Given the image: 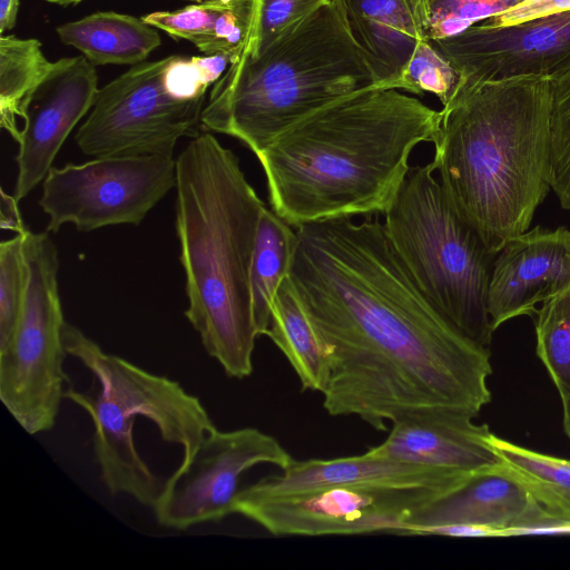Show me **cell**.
<instances>
[{
	"label": "cell",
	"mask_w": 570,
	"mask_h": 570,
	"mask_svg": "<svg viewBox=\"0 0 570 570\" xmlns=\"http://www.w3.org/2000/svg\"><path fill=\"white\" fill-rule=\"evenodd\" d=\"M432 41L463 80L548 73L570 53V11Z\"/></svg>",
	"instance_id": "14"
},
{
	"label": "cell",
	"mask_w": 570,
	"mask_h": 570,
	"mask_svg": "<svg viewBox=\"0 0 570 570\" xmlns=\"http://www.w3.org/2000/svg\"><path fill=\"white\" fill-rule=\"evenodd\" d=\"M189 1H196L198 3H205V2H214V1H220V0H189Z\"/></svg>",
	"instance_id": "38"
},
{
	"label": "cell",
	"mask_w": 570,
	"mask_h": 570,
	"mask_svg": "<svg viewBox=\"0 0 570 570\" xmlns=\"http://www.w3.org/2000/svg\"><path fill=\"white\" fill-rule=\"evenodd\" d=\"M524 0H428V40L459 35Z\"/></svg>",
	"instance_id": "30"
},
{
	"label": "cell",
	"mask_w": 570,
	"mask_h": 570,
	"mask_svg": "<svg viewBox=\"0 0 570 570\" xmlns=\"http://www.w3.org/2000/svg\"><path fill=\"white\" fill-rule=\"evenodd\" d=\"M463 412H433L399 419L387 438L367 450L374 456L407 464L473 474L503 463L487 424Z\"/></svg>",
	"instance_id": "17"
},
{
	"label": "cell",
	"mask_w": 570,
	"mask_h": 570,
	"mask_svg": "<svg viewBox=\"0 0 570 570\" xmlns=\"http://www.w3.org/2000/svg\"><path fill=\"white\" fill-rule=\"evenodd\" d=\"M24 234L0 244V350L11 341L18 325L28 282Z\"/></svg>",
	"instance_id": "29"
},
{
	"label": "cell",
	"mask_w": 570,
	"mask_h": 570,
	"mask_svg": "<svg viewBox=\"0 0 570 570\" xmlns=\"http://www.w3.org/2000/svg\"><path fill=\"white\" fill-rule=\"evenodd\" d=\"M433 163L410 167L384 213L389 238L429 301L466 338L489 348L493 254L448 198Z\"/></svg>",
	"instance_id": "7"
},
{
	"label": "cell",
	"mask_w": 570,
	"mask_h": 570,
	"mask_svg": "<svg viewBox=\"0 0 570 570\" xmlns=\"http://www.w3.org/2000/svg\"><path fill=\"white\" fill-rule=\"evenodd\" d=\"M176 186L173 156H110L52 167L42 181L40 206L48 232L65 224L90 232L106 226L139 225Z\"/></svg>",
	"instance_id": "10"
},
{
	"label": "cell",
	"mask_w": 570,
	"mask_h": 570,
	"mask_svg": "<svg viewBox=\"0 0 570 570\" xmlns=\"http://www.w3.org/2000/svg\"><path fill=\"white\" fill-rule=\"evenodd\" d=\"M440 115L397 89L376 86L315 109L256 156L272 209L293 227L384 214L412 150L433 141Z\"/></svg>",
	"instance_id": "2"
},
{
	"label": "cell",
	"mask_w": 570,
	"mask_h": 570,
	"mask_svg": "<svg viewBox=\"0 0 570 570\" xmlns=\"http://www.w3.org/2000/svg\"><path fill=\"white\" fill-rule=\"evenodd\" d=\"M444 494L430 488L347 485L263 497L242 489L234 512L274 535L397 534L412 514Z\"/></svg>",
	"instance_id": "11"
},
{
	"label": "cell",
	"mask_w": 570,
	"mask_h": 570,
	"mask_svg": "<svg viewBox=\"0 0 570 570\" xmlns=\"http://www.w3.org/2000/svg\"><path fill=\"white\" fill-rule=\"evenodd\" d=\"M563 407V428L570 439V399L561 400Z\"/></svg>",
	"instance_id": "36"
},
{
	"label": "cell",
	"mask_w": 570,
	"mask_h": 570,
	"mask_svg": "<svg viewBox=\"0 0 570 570\" xmlns=\"http://www.w3.org/2000/svg\"><path fill=\"white\" fill-rule=\"evenodd\" d=\"M550 105V187L570 210V53L548 71Z\"/></svg>",
	"instance_id": "26"
},
{
	"label": "cell",
	"mask_w": 570,
	"mask_h": 570,
	"mask_svg": "<svg viewBox=\"0 0 570 570\" xmlns=\"http://www.w3.org/2000/svg\"><path fill=\"white\" fill-rule=\"evenodd\" d=\"M86 57L62 58L22 106L13 196L26 197L52 168L62 144L86 116L98 94V77Z\"/></svg>",
	"instance_id": "13"
},
{
	"label": "cell",
	"mask_w": 570,
	"mask_h": 570,
	"mask_svg": "<svg viewBox=\"0 0 570 570\" xmlns=\"http://www.w3.org/2000/svg\"><path fill=\"white\" fill-rule=\"evenodd\" d=\"M294 459L272 435L255 428L214 430L191 460L163 483L154 511L159 524L175 530L217 522L234 513L240 476L268 463L286 468Z\"/></svg>",
	"instance_id": "12"
},
{
	"label": "cell",
	"mask_w": 570,
	"mask_h": 570,
	"mask_svg": "<svg viewBox=\"0 0 570 570\" xmlns=\"http://www.w3.org/2000/svg\"><path fill=\"white\" fill-rule=\"evenodd\" d=\"M374 86L368 58L331 0L262 53L242 52L214 83L202 127L240 140L257 156L304 116Z\"/></svg>",
	"instance_id": "5"
},
{
	"label": "cell",
	"mask_w": 570,
	"mask_h": 570,
	"mask_svg": "<svg viewBox=\"0 0 570 570\" xmlns=\"http://www.w3.org/2000/svg\"><path fill=\"white\" fill-rule=\"evenodd\" d=\"M63 344L95 379L94 391L67 389L65 399L91 419L94 453L102 483L112 495L126 494L154 508L163 483L137 450L136 417L148 419L164 441L181 446L180 463L191 460L204 439L216 430L215 424L198 397L178 382L105 352L67 322Z\"/></svg>",
	"instance_id": "6"
},
{
	"label": "cell",
	"mask_w": 570,
	"mask_h": 570,
	"mask_svg": "<svg viewBox=\"0 0 570 570\" xmlns=\"http://www.w3.org/2000/svg\"><path fill=\"white\" fill-rule=\"evenodd\" d=\"M23 250L27 289L13 336L0 350V399L26 432L38 434L53 428L65 397L66 321L53 242L47 233L28 230Z\"/></svg>",
	"instance_id": "9"
},
{
	"label": "cell",
	"mask_w": 570,
	"mask_h": 570,
	"mask_svg": "<svg viewBox=\"0 0 570 570\" xmlns=\"http://www.w3.org/2000/svg\"><path fill=\"white\" fill-rule=\"evenodd\" d=\"M490 442L542 508L559 522L570 524V460L529 450L493 433Z\"/></svg>",
	"instance_id": "24"
},
{
	"label": "cell",
	"mask_w": 570,
	"mask_h": 570,
	"mask_svg": "<svg viewBox=\"0 0 570 570\" xmlns=\"http://www.w3.org/2000/svg\"><path fill=\"white\" fill-rule=\"evenodd\" d=\"M446 535V537H492L493 533L482 527L472 524H444L420 529L414 535Z\"/></svg>",
	"instance_id": "34"
},
{
	"label": "cell",
	"mask_w": 570,
	"mask_h": 570,
	"mask_svg": "<svg viewBox=\"0 0 570 570\" xmlns=\"http://www.w3.org/2000/svg\"><path fill=\"white\" fill-rule=\"evenodd\" d=\"M289 282L323 346V407L377 431L433 412L476 416L491 401L490 350L429 301L384 223L336 217L296 227Z\"/></svg>",
	"instance_id": "1"
},
{
	"label": "cell",
	"mask_w": 570,
	"mask_h": 570,
	"mask_svg": "<svg viewBox=\"0 0 570 570\" xmlns=\"http://www.w3.org/2000/svg\"><path fill=\"white\" fill-rule=\"evenodd\" d=\"M547 73L463 80L440 110L435 171L459 215L498 254L527 232L550 187Z\"/></svg>",
	"instance_id": "3"
},
{
	"label": "cell",
	"mask_w": 570,
	"mask_h": 570,
	"mask_svg": "<svg viewBox=\"0 0 570 570\" xmlns=\"http://www.w3.org/2000/svg\"><path fill=\"white\" fill-rule=\"evenodd\" d=\"M37 39L0 37V114L1 127L17 140L22 106L52 67Z\"/></svg>",
	"instance_id": "25"
},
{
	"label": "cell",
	"mask_w": 570,
	"mask_h": 570,
	"mask_svg": "<svg viewBox=\"0 0 570 570\" xmlns=\"http://www.w3.org/2000/svg\"><path fill=\"white\" fill-rule=\"evenodd\" d=\"M368 58L380 88L390 89L416 43L428 40V0H334Z\"/></svg>",
	"instance_id": "19"
},
{
	"label": "cell",
	"mask_w": 570,
	"mask_h": 570,
	"mask_svg": "<svg viewBox=\"0 0 570 570\" xmlns=\"http://www.w3.org/2000/svg\"><path fill=\"white\" fill-rule=\"evenodd\" d=\"M228 65L223 55L135 65L98 90L76 132L78 147L94 158L173 156L181 137L199 134L206 91Z\"/></svg>",
	"instance_id": "8"
},
{
	"label": "cell",
	"mask_w": 570,
	"mask_h": 570,
	"mask_svg": "<svg viewBox=\"0 0 570 570\" xmlns=\"http://www.w3.org/2000/svg\"><path fill=\"white\" fill-rule=\"evenodd\" d=\"M461 85V75L441 53L432 40H421L390 88L403 89L415 95L430 92L446 106Z\"/></svg>",
	"instance_id": "28"
},
{
	"label": "cell",
	"mask_w": 570,
	"mask_h": 570,
	"mask_svg": "<svg viewBox=\"0 0 570 570\" xmlns=\"http://www.w3.org/2000/svg\"><path fill=\"white\" fill-rule=\"evenodd\" d=\"M566 11H570V0H524L509 10L473 26L480 29L503 28Z\"/></svg>",
	"instance_id": "32"
},
{
	"label": "cell",
	"mask_w": 570,
	"mask_h": 570,
	"mask_svg": "<svg viewBox=\"0 0 570 570\" xmlns=\"http://www.w3.org/2000/svg\"><path fill=\"white\" fill-rule=\"evenodd\" d=\"M292 227L273 209L264 207L249 273L252 313L258 336L266 335L274 296L289 276L297 245L296 229Z\"/></svg>",
	"instance_id": "23"
},
{
	"label": "cell",
	"mask_w": 570,
	"mask_h": 570,
	"mask_svg": "<svg viewBox=\"0 0 570 570\" xmlns=\"http://www.w3.org/2000/svg\"><path fill=\"white\" fill-rule=\"evenodd\" d=\"M255 13L256 0H220L151 12L142 20L191 42L205 56L223 55L232 63L250 39Z\"/></svg>",
	"instance_id": "20"
},
{
	"label": "cell",
	"mask_w": 570,
	"mask_h": 570,
	"mask_svg": "<svg viewBox=\"0 0 570 570\" xmlns=\"http://www.w3.org/2000/svg\"><path fill=\"white\" fill-rule=\"evenodd\" d=\"M60 41L79 50L94 66L138 65L161 43L142 18L101 11L56 29Z\"/></svg>",
	"instance_id": "21"
},
{
	"label": "cell",
	"mask_w": 570,
	"mask_h": 570,
	"mask_svg": "<svg viewBox=\"0 0 570 570\" xmlns=\"http://www.w3.org/2000/svg\"><path fill=\"white\" fill-rule=\"evenodd\" d=\"M266 335L295 371L302 390L323 393L330 377L327 357L288 277L274 296Z\"/></svg>",
	"instance_id": "22"
},
{
	"label": "cell",
	"mask_w": 570,
	"mask_h": 570,
	"mask_svg": "<svg viewBox=\"0 0 570 570\" xmlns=\"http://www.w3.org/2000/svg\"><path fill=\"white\" fill-rule=\"evenodd\" d=\"M42 1L67 7V6H70V4L79 3L82 0H42Z\"/></svg>",
	"instance_id": "37"
},
{
	"label": "cell",
	"mask_w": 570,
	"mask_h": 570,
	"mask_svg": "<svg viewBox=\"0 0 570 570\" xmlns=\"http://www.w3.org/2000/svg\"><path fill=\"white\" fill-rule=\"evenodd\" d=\"M331 0H256L250 39L243 52L257 56Z\"/></svg>",
	"instance_id": "31"
},
{
	"label": "cell",
	"mask_w": 570,
	"mask_h": 570,
	"mask_svg": "<svg viewBox=\"0 0 570 570\" xmlns=\"http://www.w3.org/2000/svg\"><path fill=\"white\" fill-rule=\"evenodd\" d=\"M494 259L488 313L495 331L570 288V230L535 226L505 243Z\"/></svg>",
	"instance_id": "16"
},
{
	"label": "cell",
	"mask_w": 570,
	"mask_h": 570,
	"mask_svg": "<svg viewBox=\"0 0 570 570\" xmlns=\"http://www.w3.org/2000/svg\"><path fill=\"white\" fill-rule=\"evenodd\" d=\"M176 233L185 273V315L225 373L253 372L257 333L249 273L265 207L235 153L209 131L176 159Z\"/></svg>",
	"instance_id": "4"
},
{
	"label": "cell",
	"mask_w": 570,
	"mask_h": 570,
	"mask_svg": "<svg viewBox=\"0 0 570 570\" xmlns=\"http://www.w3.org/2000/svg\"><path fill=\"white\" fill-rule=\"evenodd\" d=\"M472 524L493 535L542 534L561 523L533 498L507 468L479 471L462 484L412 514L397 534L444 524Z\"/></svg>",
	"instance_id": "15"
},
{
	"label": "cell",
	"mask_w": 570,
	"mask_h": 570,
	"mask_svg": "<svg viewBox=\"0 0 570 570\" xmlns=\"http://www.w3.org/2000/svg\"><path fill=\"white\" fill-rule=\"evenodd\" d=\"M20 0H0V33L11 30L17 22Z\"/></svg>",
	"instance_id": "35"
},
{
	"label": "cell",
	"mask_w": 570,
	"mask_h": 570,
	"mask_svg": "<svg viewBox=\"0 0 570 570\" xmlns=\"http://www.w3.org/2000/svg\"><path fill=\"white\" fill-rule=\"evenodd\" d=\"M18 202L19 200L14 196L9 195L1 189L0 226L3 229H9L16 234L22 235L29 229L23 224Z\"/></svg>",
	"instance_id": "33"
},
{
	"label": "cell",
	"mask_w": 570,
	"mask_h": 570,
	"mask_svg": "<svg viewBox=\"0 0 570 570\" xmlns=\"http://www.w3.org/2000/svg\"><path fill=\"white\" fill-rule=\"evenodd\" d=\"M534 314L537 354L561 400L570 399V288L542 303Z\"/></svg>",
	"instance_id": "27"
},
{
	"label": "cell",
	"mask_w": 570,
	"mask_h": 570,
	"mask_svg": "<svg viewBox=\"0 0 570 570\" xmlns=\"http://www.w3.org/2000/svg\"><path fill=\"white\" fill-rule=\"evenodd\" d=\"M470 475L450 469L415 465L363 454L336 459L293 460L279 474L265 476L243 489L255 495L304 493L332 487L382 485L430 488L450 492Z\"/></svg>",
	"instance_id": "18"
}]
</instances>
